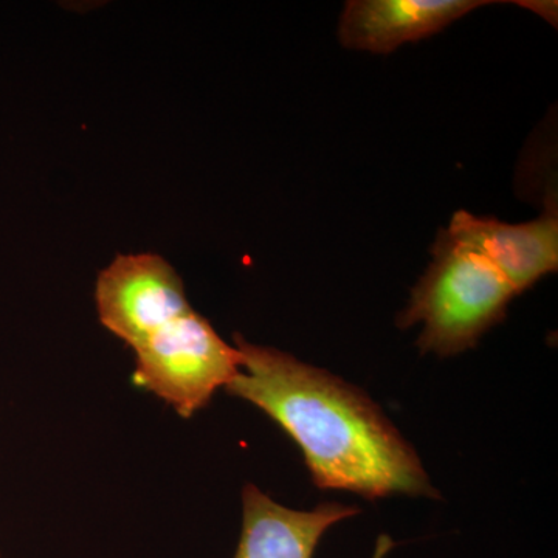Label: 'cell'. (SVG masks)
Returning a JSON list of instances; mask_svg holds the SVG:
<instances>
[{
  "label": "cell",
  "mask_w": 558,
  "mask_h": 558,
  "mask_svg": "<svg viewBox=\"0 0 558 558\" xmlns=\"http://www.w3.org/2000/svg\"><path fill=\"white\" fill-rule=\"evenodd\" d=\"M241 371L227 385L277 422L319 488L368 499L439 498L416 451L368 395L329 371L234 336Z\"/></svg>",
  "instance_id": "cell-1"
},
{
  "label": "cell",
  "mask_w": 558,
  "mask_h": 558,
  "mask_svg": "<svg viewBox=\"0 0 558 558\" xmlns=\"http://www.w3.org/2000/svg\"><path fill=\"white\" fill-rule=\"evenodd\" d=\"M432 253V264L414 286L398 326L422 325V354L450 357L475 348L501 323L517 292L501 271L446 229L439 231Z\"/></svg>",
  "instance_id": "cell-2"
},
{
  "label": "cell",
  "mask_w": 558,
  "mask_h": 558,
  "mask_svg": "<svg viewBox=\"0 0 558 558\" xmlns=\"http://www.w3.org/2000/svg\"><path fill=\"white\" fill-rule=\"evenodd\" d=\"M132 381L190 418L241 371V352L191 310L134 349Z\"/></svg>",
  "instance_id": "cell-3"
},
{
  "label": "cell",
  "mask_w": 558,
  "mask_h": 558,
  "mask_svg": "<svg viewBox=\"0 0 558 558\" xmlns=\"http://www.w3.org/2000/svg\"><path fill=\"white\" fill-rule=\"evenodd\" d=\"M95 303L101 325L132 349L193 310L178 271L154 253L116 256L98 275Z\"/></svg>",
  "instance_id": "cell-4"
},
{
  "label": "cell",
  "mask_w": 558,
  "mask_h": 558,
  "mask_svg": "<svg viewBox=\"0 0 558 558\" xmlns=\"http://www.w3.org/2000/svg\"><path fill=\"white\" fill-rule=\"evenodd\" d=\"M446 230L501 271L517 295L557 271L558 216L553 205L537 219L523 223L501 222L459 209Z\"/></svg>",
  "instance_id": "cell-5"
},
{
  "label": "cell",
  "mask_w": 558,
  "mask_h": 558,
  "mask_svg": "<svg viewBox=\"0 0 558 558\" xmlns=\"http://www.w3.org/2000/svg\"><path fill=\"white\" fill-rule=\"evenodd\" d=\"M487 0H349L339 35L348 49L391 53L402 44L429 38Z\"/></svg>",
  "instance_id": "cell-6"
},
{
  "label": "cell",
  "mask_w": 558,
  "mask_h": 558,
  "mask_svg": "<svg viewBox=\"0 0 558 558\" xmlns=\"http://www.w3.org/2000/svg\"><path fill=\"white\" fill-rule=\"evenodd\" d=\"M359 513L355 506L341 502L289 509L247 484L242 490V531L234 558H314L323 535Z\"/></svg>",
  "instance_id": "cell-7"
},
{
  "label": "cell",
  "mask_w": 558,
  "mask_h": 558,
  "mask_svg": "<svg viewBox=\"0 0 558 558\" xmlns=\"http://www.w3.org/2000/svg\"><path fill=\"white\" fill-rule=\"evenodd\" d=\"M395 548V542L388 535H380L377 539L376 550H374L373 558H385L389 550Z\"/></svg>",
  "instance_id": "cell-8"
}]
</instances>
